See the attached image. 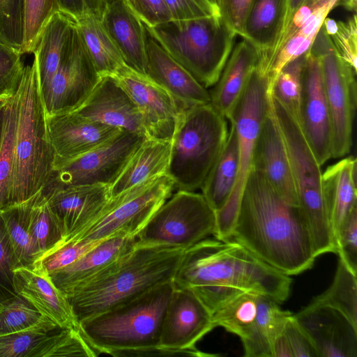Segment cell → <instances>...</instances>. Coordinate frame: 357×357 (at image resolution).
I'll list each match as a JSON object with an SVG mask.
<instances>
[{
  "mask_svg": "<svg viewBox=\"0 0 357 357\" xmlns=\"http://www.w3.org/2000/svg\"><path fill=\"white\" fill-rule=\"evenodd\" d=\"M3 114V109L0 112V140H1V130H2Z\"/></svg>",
  "mask_w": 357,
  "mask_h": 357,
  "instance_id": "60",
  "label": "cell"
},
{
  "mask_svg": "<svg viewBox=\"0 0 357 357\" xmlns=\"http://www.w3.org/2000/svg\"><path fill=\"white\" fill-rule=\"evenodd\" d=\"M98 355L79 329L59 328L45 339L30 357H94Z\"/></svg>",
  "mask_w": 357,
  "mask_h": 357,
  "instance_id": "43",
  "label": "cell"
},
{
  "mask_svg": "<svg viewBox=\"0 0 357 357\" xmlns=\"http://www.w3.org/2000/svg\"><path fill=\"white\" fill-rule=\"evenodd\" d=\"M13 284L16 294L43 317L61 328L79 329V323L67 296L55 286L47 273L38 268L19 267L14 270Z\"/></svg>",
  "mask_w": 357,
  "mask_h": 357,
  "instance_id": "24",
  "label": "cell"
},
{
  "mask_svg": "<svg viewBox=\"0 0 357 357\" xmlns=\"http://www.w3.org/2000/svg\"><path fill=\"white\" fill-rule=\"evenodd\" d=\"M270 81L257 66L229 121L238 139L239 169L232 193L222 208L215 211L213 236L226 241L231 239L242 195L252 170L258 136L270 102Z\"/></svg>",
  "mask_w": 357,
  "mask_h": 357,
  "instance_id": "9",
  "label": "cell"
},
{
  "mask_svg": "<svg viewBox=\"0 0 357 357\" xmlns=\"http://www.w3.org/2000/svg\"><path fill=\"white\" fill-rule=\"evenodd\" d=\"M45 199L57 218L65 238L74 236L98 218L111 197L110 185H47Z\"/></svg>",
  "mask_w": 357,
  "mask_h": 357,
  "instance_id": "18",
  "label": "cell"
},
{
  "mask_svg": "<svg viewBox=\"0 0 357 357\" xmlns=\"http://www.w3.org/2000/svg\"><path fill=\"white\" fill-rule=\"evenodd\" d=\"M135 237L115 236L101 241L73 263L50 273L55 286L66 296L105 275L136 245Z\"/></svg>",
  "mask_w": 357,
  "mask_h": 357,
  "instance_id": "22",
  "label": "cell"
},
{
  "mask_svg": "<svg viewBox=\"0 0 357 357\" xmlns=\"http://www.w3.org/2000/svg\"><path fill=\"white\" fill-rule=\"evenodd\" d=\"M287 0H253L244 21L241 36L257 50V67L268 75L284 31Z\"/></svg>",
  "mask_w": 357,
  "mask_h": 357,
  "instance_id": "25",
  "label": "cell"
},
{
  "mask_svg": "<svg viewBox=\"0 0 357 357\" xmlns=\"http://www.w3.org/2000/svg\"><path fill=\"white\" fill-rule=\"evenodd\" d=\"M301 124L321 166L331 158V124L319 57L307 53L302 74Z\"/></svg>",
  "mask_w": 357,
  "mask_h": 357,
  "instance_id": "17",
  "label": "cell"
},
{
  "mask_svg": "<svg viewBox=\"0 0 357 357\" xmlns=\"http://www.w3.org/2000/svg\"><path fill=\"white\" fill-rule=\"evenodd\" d=\"M10 96H12V95L0 96V112L2 111V109L5 107L6 104Z\"/></svg>",
  "mask_w": 357,
  "mask_h": 357,
  "instance_id": "59",
  "label": "cell"
},
{
  "mask_svg": "<svg viewBox=\"0 0 357 357\" xmlns=\"http://www.w3.org/2000/svg\"><path fill=\"white\" fill-rule=\"evenodd\" d=\"M260 295L252 291H242L226 301L212 313L215 328L223 327L238 336L241 342L245 340L257 322Z\"/></svg>",
  "mask_w": 357,
  "mask_h": 357,
  "instance_id": "37",
  "label": "cell"
},
{
  "mask_svg": "<svg viewBox=\"0 0 357 357\" xmlns=\"http://www.w3.org/2000/svg\"><path fill=\"white\" fill-rule=\"evenodd\" d=\"M116 0H107V4L111 3Z\"/></svg>",
  "mask_w": 357,
  "mask_h": 357,
  "instance_id": "62",
  "label": "cell"
},
{
  "mask_svg": "<svg viewBox=\"0 0 357 357\" xmlns=\"http://www.w3.org/2000/svg\"><path fill=\"white\" fill-rule=\"evenodd\" d=\"M75 21L59 11L45 25L34 50L40 77L41 90L50 84L56 72Z\"/></svg>",
  "mask_w": 357,
  "mask_h": 357,
  "instance_id": "32",
  "label": "cell"
},
{
  "mask_svg": "<svg viewBox=\"0 0 357 357\" xmlns=\"http://www.w3.org/2000/svg\"><path fill=\"white\" fill-rule=\"evenodd\" d=\"M261 172L287 203L299 206L287 146L271 98L258 136L252 167Z\"/></svg>",
  "mask_w": 357,
  "mask_h": 357,
  "instance_id": "20",
  "label": "cell"
},
{
  "mask_svg": "<svg viewBox=\"0 0 357 357\" xmlns=\"http://www.w3.org/2000/svg\"><path fill=\"white\" fill-rule=\"evenodd\" d=\"M100 77L75 22L58 69L48 86L42 91L47 115L77 110Z\"/></svg>",
  "mask_w": 357,
  "mask_h": 357,
  "instance_id": "14",
  "label": "cell"
},
{
  "mask_svg": "<svg viewBox=\"0 0 357 357\" xmlns=\"http://www.w3.org/2000/svg\"><path fill=\"white\" fill-rule=\"evenodd\" d=\"M20 265L0 213V301L16 296L14 270Z\"/></svg>",
  "mask_w": 357,
  "mask_h": 357,
  "instance_id": "48",
  "label": "cell"
},
{
  "mask_svg": "<svg viewBox=\"0 0 357 357\" xmlns=\"http://www.w3.org/2000/svg\"><path fill=\"white\" fill-rule=\"evenodd\" d=\"M115 77L137 106L147 137L171 141L181 110L189 105L127 66Z\"/></svg>",
  "mask_w": 357,
  "mask_h": 357,
  "instance_id": "16",
  "label": "cell"
},
{
  "mask_svg": "<svg viewBox=\"0 0 357 357\" xmlns=\"http://www.w3.org/2000/svg\"><path fill=\"white\" fill-rule=\"evenodd\" d=\"M337 253L347 267L357 273V207L340 227L335 239Z\"/></svg>",
  "mask_w": 357,
  "mask_h": 357,
  "instance_id": "50",
  "label": "cell"
},
{
  "mask_svg": "<svg viewBox=\"0 0 357 357\" xmlns=\"http://www.w3.org/2000/svg\"><path fill=\"white\" fill-rule=\"evenodd\" d=\"M29 225L40 256L65 238L61 227L50 209L43 190L38 193L31 207Z\"/></svg>",
  "mask_w": 357,
  "mask_h": 357,
  "instance_id": "41",
  "label": "cell"
},
{
  "mask_svg": "<svg viewBox=\"0 0 357 357\" xmlns=\"http://www.w3.org/2000/svg\"><path fill=\"white\" fill-rule=\"evenodd\" d=\"M38 193L24 202L11 205L0 211L20 267L33 268L40 257L29 225V211Z\"/></svg>",
  "mask_w": 357,
  "mask_h": 357,
  "instance_id": "35",
  "label": "cell"
},
{
  "mask_svg": "<svg viewBox=\"0 0 357 357\" xmlns=\"http://www.w3.org/2000/svg\"><path fill=\"white\" fill-rule=\"evenodd\" d=\"M278 305L270 297L260 295L255 326L249 337L242 341L245 356L272 357V342L293 314Z\"/></svg>",
  "mask_w": 357,
  "mask_h": 357,
  "instance_id": "34",
  "label": "cell"
},
{
  "mask_svg": "<svg viewBox=\"0 0 357 357\" xmlns=\"http://www.w3.org/2000/svg\"><path fill=\"white\" fill-rule=\"evenodd\" d=\"M339 3V1H333L317 10L278 49L268 72L271 86L285 65L310 51L324 20Z\"/></svg>",
  "mask_w": 357,
  "mask_h": 357,
  "instance_id": "36",
  "label": "cell"
},
{
  "mask_svg": "<svg viewBox=\"0 0 357 357\" xmlns=\"http://www.w3.org/2000/svg\"><path fill=\"white\" fill-rule=\"evenodd\" d=\"M256 49L247 40L239 43L211 91V104L229 120L258 62Z\"/></svg>",
  "mask_w": 357,
  "mask_h": 357,
  "instance_id": "29",
  "label": "cell"
},
{
  "mask_svg": "<svg viewBox=\"0 0 357 357\" xmlns=\"http://www.w3.org/2000/svg\"><path fill=\"white\" fill-rule=\"evenodd\" d=\"M215 211L202 194L178 190L137 234L138 243L188 249L213 235Z\"/></svg>",
  "mask_w": 357,
  "mask_h": 357,
  "instance_id": "10",
  "label": "cell"
},
{
  "mask_svg": "<svg viewBox=\"0 0 357 357\" xmlns=\"http://www.w3.org/2000/svg\"><path fill=\"white\" fill-rule=\"evenodd\" d=\"M172 20H184L219 14L208 0H165Z\"/></svg>",
  "mask_w": 357,
  "mask_h": 357,
  "instance_id": "52",
  "label": "cell"
},
{
  "mask_svg": "<svg viewBox=\"0 0 357 357\" xmlns=\"http://www.w3.org/2000/svg\"><path fill=\"white\" fill-rule=\"evenodd\" d=\"M47 126L55 156L64 159L93 150L123 130L75 111L47 115Z\"/></svg>",
  "mask_w": 357,
  "mask_h": 357,
  "instance_id": "21",
  "label": "cell"
},
{
  "mask_svg": "<svg viewBox=\"0 0 357 357\" xmlns=\"http://www.w3.org/2000/svg\"><path fill=\"white\" fill-rule=\"evenodd\" d=\"M293 315L319 357L357 356V326L340 311L310 303Z\"/></svg>",
  "mask_w": 357,
  "mask_h": 357,
  "instance_id": "19",
  "label": "cell"
},
{
  "mask_svg": "<svg viewBox=\"0 0 357 357\" xmlns=\"http://www.w3.org/2000/svg\"><path fill=\"white\" fill-rule=\"evenodd\" d=\"M185 250L137 241L105 275L67 296L79 323L172 281Z\"/></svg>",
  "mask_w": 357,
  "mask_h": 357,
  "instance_id": "3",
  "label": "cell"
},
{
  "mask_svg": "<svg viewBox=\"0 0 357 357\" xmlns=\"http://www.w3.org/2000/svg\"><path fill=\"white\" fill-rule=\"evenodd\" d=\"M284 333L294 357H319L312 341L298 324L293 314L285 323Z\"/></svg>",
  "mask_w": 357,
  "mask_h": 357,
  "instance_id": "55",
  "label": "cell"
},
{
  "mask_svg": "<svg viewBox=\"0 0 357 357\" xmlns=\"http://www.w3.org/2000/svg\"><path fill=\"white\" fill-rule=\"evenodd\" d=\"M215 328L212 314L188 289H173L163 318L160 349L165 356H205L196 344Z\"/></svg>",
  "mask_w": 357,
  "mask_h": 357,
  "instance_id": "15",
  "label": "cell"
},
{
  "mask_svg": "<svg viewBox=\"0 0 357 357\" xmlns=\"http://www.w3.org/2000/svg\"><path fill=\"white\" fill-rule=\"evenodd\" d=\"M145 29L151 38L206 88L218 80L236 36L219 14L171 20Z\"/></svg>",
  "mask_w": 357,
  "mask_h": 357,
  "instance_id": "6",
  "label": "cell"
},
{
  "mask_svg": "<svg viewBox=\"0 0 357 357\" xmlns=\"http://www.w3.org/2000/svg\"><path fill=\"white\" fill-rule=\"evenodd\" d=\"M60 327L43 317L24 329L0 337V357H30L33 351Z\"/></svg>",
  "mask_w": 357,
  "mask_h": 357,
  "instance_id": "42",
  "label": "cell"
},
{
  "mask_svg": "<svg viewBox=\"0 0 357 357\" xmlns=\"http://www.w3.org/2000/svg\"><path fill=\"white\" fill-rule=\"evenodd\" d=\"M123 1L145 26H155L172 20L165 0H123Z\"/></svg>",
  "mask_w": 357,
  "mask_h": 357,
  "instance_id": "51",
  "label": "cell"
},
{
  "mask_svg": "<svg viewBox=\"0 0 357 357\" xmlns=\"http://www.w3.org/2000/svg\"><path fill=\"white\" fill-rule=\"evenodd\" d=\"M252 1L216 0L220 16L236 35H241L244 21Z\"/></svg>",
  "mask_w": 357,
  "mask_h": 357,
  "instance_id": "53",
  "label": "cell"
},
{
  "mask_svg": "<svg viewBox=\"0 0 357 357\" xmlns=\"http://www.w3.org/2000/svg\"><path fill=\"white\" fill-rule=\"evenodd\" d=\"M146 77L186 105L211 103L206 88L150 36L146 42Z\"/></svg>",
  "mask_w": 357,
  "mask_h": 357,
  "instance_id": "26",
  "label": "cell"
},
{
  "mask_svg": "<svg viewBox=\"0 0 357 357\" xmlns=\"http://www.w3.org/2000/svg\"><path fill=\"white\" fill-rule=\"evenodd\" d=\"M59 11L58 0H25L22 54L33 53L45 25Z\"/></svg>",
  "mask_w": 357,
  "mask_h": 357,
  "instance_id": "44",
  "label": "cell"
},
{
  "mask_svg": "<svg viewBox=\"0 0 357 357\" xmlns=\"http://www.w3.org/2000/svg\"><path fill=\"white\" fill-rule=\"evenodd\" d=\"M271 103L282 134L291 169L299 207L306 220L315 255L337 253L323 191L322 172L301 123L271 92Z\"/></svg>",
  "mask_w": 357,
  "mask_h": 357,
  "instance_id": "8",
  "label": "cell"
},
{
  "mask_svg": "<svg viewBox=\"0 0 357 357\" xmlns=\"http://www.w3.org/2000/svg\"><path fill=\"white\" fill-rule=\"evenodd\" d=\"M174 187L167 174L132 187L112 197L89 227L66 238L102 241L115 236L136 238L154 213L171 197Z\"/></svg>",
  "mask_w": 357,
  "mask_h": 357,
  "instance_id": "11",
  "label": "cell"
},
{
  "mask_svg": "<svg viewBox=\"0 0 357 357\" xmlns=\"http://www.w3.org/2000/svg\"><path fill=\"white\" fill-rule=\"evenodd\" d=\"M102 23L119 50L126 65L146 76L147 33L143 22L123 0L107 4Z\"/></svg>",
  "mask_w": 357,
  "mask_h": 357,
  "instance_id": "27",
  "label": "cell"
},
{
  "mask_svg": "<svg viewBox=\"0 0 357 357\" xmlns=\"http://www.w3.org/2000/svg\"><path fill=\"white\" fill-rule=\"evenodd\" d=\"M238 169L237 135L231 124L225 146L201 188L202 194L215 211L223 206L232 193Z\"/></svg>",
  "mask_w": 357,
  "mask_h": 357,
  "instance_id": "31",
  "label": "cell"
},
{
  "mask_svg": "<svg viewBox=\"0 0 357 357\" xmlns=\"http://www.w3.org/2000/svg\"><path fill=\"white\" fill-rule=\"evenodd\" d=\"M19 52L0 41V96L13 95L24 66Z\"/></svg>",
  "mask_w": 357,
  "mask_h": 357,
  "instance_id": "49",
  "label": "cell"
},
{
  "mask_svg": "<svg viewBox=\"0 0 357 357\" xmlns=\"http://www.w3.org/2000/svg\"><path fill=\"white\" fill-rule=\"evenodd\" d=\"M227 119L211 103L185 106L171 139L167 174L178 190L202 188L228 137Z\"/></svg>",
  "mask_w": 357,
  "mask_h": 357,
  "instance_id": "7",
  "label": "cell"
},
{
  "mask_svg": "<svg viewBox=\"0 0 357 357\" xmlns=\"http://www.w3.org/2000/svg\"><path fill=\"white\" fill-rule=\"evenodd\" d=\"M25 0H0V41L22 54Z\"/></svg>",
  "mask_w": 357,
  "mask_h": 357,
  "instance_id": "45",
  "label": "cell"
},
{
  "mask_svg": "<svg viewBox=\"0 0 357 357\" xmlns=\"http://www.w3.org/2000/svg\"><path fill=\"white\" fill-rule=\"evenodd\" d=\"M170 150L171 141L146 138L110 185L111 197H116L132 187L166 174Z\"/></svg>",
  "mask_w": 357,
  "mask_h": 357,
  "instance_id": "30",
  "label": "cell"
},
{
  "mask_svg": "<svg viewBox=\"0 0 357 357\" xmlns=\"http://www.w3.org/2000/svg\"><path fill=\"white\" fill-rule=\"evenodd\" d=\"M86 50L100 77L116 76L126 65L101 19L86 17L75 21Z\"/></svg>",
  "mask_w": 357,
  "mask_h": 357,
  "instance_id": "33",
  "label": "cell"
},
{
  "mask_svg": "<svg viewBox=\"0 0 357 357\" xmlns=\"http://www.w3.org/2000/svg\"><path fill=\"white\" fill-rule=\"evenodd\" d=\"M231 240L289 276L310 269L317 258L300 207L284 201L254 168L243 190Z\"/></svg>",
  "mask_w": 357,
  "mask_h": 357,
  "instance_id": "1",
  "label": "cell"
},
{
  "mask_svg": "<svg viewBox=\"0 0 357 357\" xmlns=\"http://www.w3.org/2000/svg\"><path fill=\"white\" fill-rule=\"evenodd\" d=\"M357 0H341L340 6H343L350 11H356Z\"/></svg>",
  "mask_w": 357,
  "mask_h": 357,
  "instance_id": "58",
  "label": "cell"
},
{
  "mask_svg": "<svg viewBox=\"0 0 357 357\" xmlns=\"http://www.w3.org/2000/svg\"><path fill=\"white\" fill-rule=\"evenodd\" d=\"M310 51L321 61L331 124V158L345 156L352 145L356 108V73L337 54L323 25Z\"/></svg>",
  "mask_w": 357,
  "mask_h": 357,
  "instance_id": "12",
  "label": "cell"
},
{
  "mask_svg": "<svg viewBox=\"0 0 357 357\" xmlns=\"http://www.w3.org/2000/svg\"><path fill=\"white\" fill-rule=\"evenodd\" d=\"M304 1L305 0H287V9L284 31L289 24L295 12L301 6Z\"/></svg>",
  "mask_w": 357,
  "mask_h": 357,
  "instance_id": "57",
  "label": "cell"
},
{
  "mask_svg": "<svg viewBox=\"0 0 357 357\" xmlns=\"http://www.w3.org/2000/svg\"><path fill=\"white\" fill-rule=\"evenodd\" d=\"M172 282L174 288L193 292L212 314L242 291L282 303L292 280L234 240L206 238L184 251Z\"/></svg>",
  "mask_w": 357,
  "mask_h": 357,
  "instance_id": "2",
  "label": "cell"
},
{
  "mask_svg": "<svg viewBox=\"0 0 357 357\" xmlns=\"http://www.w3.org/2000/svg\"><path fill=\"white\" fill-rule=\"evenodd\" d=\"M146 138L123 130L105 144L75 158L55 156L52 175L47 185H111Z\"/></svg>",
  "mask_w": 357,
  "mask_h": 357,
  "instance_id": "13",
  "label": "cell"
},
{
  "mask_svg": "<svg viewBox=\"0 0 357 357\" xmlns=\"http://www.w3.org/2000/svg\"><path fill=\"white\" fill-rule=\"evenodd\" d=\"M41 317L42 315L19 295L0 301V337L30 326Z\"/></svg>",
  "mask_w": 357,
  "mask_h": 357,
  "instance_id": "46",
  "label": "cell"
},
{
  "mask_svg": "<svg viewBox=\"0 0 357 357\" xmlns=\"http://www.w3.org/2000/svg\"><path fill=\"white\" fill-rule=\"evenodd\" d=\"M307 53L285 65L271 86L273 96L300 123L302 74Z\"/></svg>",
  "mask_w": 357,
  "mask_h": 357,
  "instance_id": "40",
  "label": "cell"
},
{
  "mask_svg": "<svg viewBox=\"0 0 357 357\" xmlns=\"http://www.w3.org/2000/svg\"><path fill=\"white\" fill-rule=\"evenodd\" d=\"M271 354L272 357H294L284 329L274 338L271 344Z\"/></svg>",
  "mask_w": 357,
  "mask_h": 357,
  "instance_id": "56",
  "label": "cell"
},
{
  "mask_svg": "<svg viewBox=\"0 0 357 357\" xmlns=\"http://www.w3.org/2000/svg\"><path fill=\"white\" fill-rule=\"evenodd\" d=\"M59 10L73 20L86 17L102 19L107 8V0H58Z\"/></svg>",
  "mask_w": 357,
  "mask_h": 357,
  "instance_id": "54",
  "label": "cell"
},
{
  "mask_svg": "<svg viewBox=\"0 0 357 357\" xmlns=\"http://www.w3.org/2000/svg\"><path fill=\"white\" fill-rule=\"evenodd\" d=\"M326 305L342 312L357 326V279L339 258L334 279L330 287L310 303Z\"/></svg>",
  "mask_w": 357,
  "mask_h": 357,
  "instance_id": "38",
  "label": "cell"
},
{
  "mask_svg": "<svg viewBox=\"0 0 357 357\" xmlns=\"http://www.w3.org/2000/svg\"><path fill=\"white\" fill-rule=\"evenodd\" d=\"M211 3L216 6V0H208ZM217 7V6H216Z\"/></svg>",
  "mask_w": 357,
  "mask_h": 357,
  "instance_id": "61",
  "label": "cell"
},
{
  "mask_svg": "<svg viewBox=\"0 0 357 357\" xmlns=\"http://www.w3.org/2000/svg\"><path fill=\"white\" fill-rule=\"evenodd\" d=\"M75 112L147 137L137 106L114 76L101 77L87 99Z\"/></svg>",
  "mask_w": 357,
  "mask_h": 357,
  "instance_id": "23",
  "label": "cell"
},
{
  "mask_svg": "<svg viewBox=\"0 0 357 357\" xmlns=\"http://www.w3.org/2000/svg\"><path fill=\"white\" fill-rule=\"evenodd\" d=\"M14 94L17 121L10 206L26 201L45 188L52 177L55 158L35 56L24 66Z\"/></svg>",
  "mask_w": 357,
  "mask_h": 357,
  "instance_id": "5",
  "label": "cell"
},
{
  "mask_svg": "<svg viewBox=\"0 0 357 357\" xmlns=\"http://www.w3.org/2000/svg\"><path fill=\"white\" fill-rule=\"evenodd\" d=\"M330 40L339 56L357 73V20L356 15L347 22H337Z\"/></svg>",
  "mask_w": 357,
  "mask_h": 357,
  "instance_id": "47",
  "label": "cell"
},
{
  "mask_svg": "<svg viewBox=\"0 0 357 357\" xmlns=\"http://www.w3.org/2000/svg\"><path fill=\"white\" fill-rule=\"evenodd\" d=\"M174 289L169 281L79 323V331L100 354L165 356L159 347L163 318Z\"/></svg>",
  "mask_w": 357,
  "mask_h": 357,
  "instance_id": "4",
  "label": "cell"
},
{
  "mask_svg": "<svg viewBox=\"0 0 357 357\" xmlns=\"http://www.w3.org/2000/svg\"><path fill=\"white\" fill-rule=\"evenodd\" d=\"M321 183L335 242L344 222L357 207L356 158L349 155L328 166L322 172Z\"/></svg>",
  "mask_w": 357,
  "mask_h": 357,
  "instance_id": "28",
  "label": "cell"
},
{
  "mask_svg": "<svg viewBox=\"0 0 357 357\" xmlns=\"http://www.w3.org/2000/svg\"><path fill=\"white\" fill-rule=\"evenodd\" d=\"M16 121V98L13 93L8 98L3 114L0 140V211L10 205Z\"/></svg>",
  "mask_w": 357,
  "mask_h": 357,
  "instance_id": "39",
  "label": "cell"
}]
</instances>
